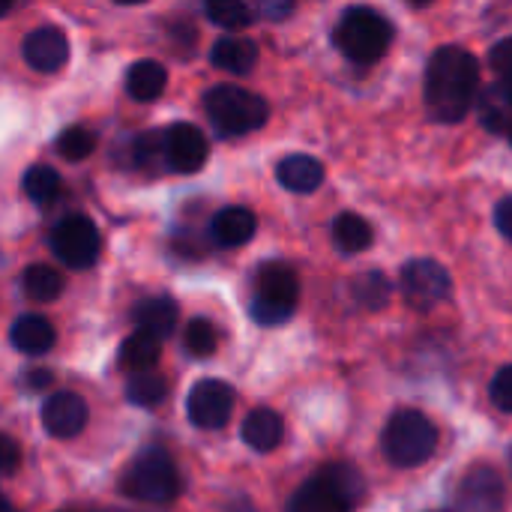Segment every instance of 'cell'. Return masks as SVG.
Wrapping results in <instances>:
<instances>
[{"label": "cell", "instance_id": "1", "mask_svg": "<svg viewBox=\"0 0 512 512\" xmlns=\"http://www.w3.org/2000/svg\"><path fill=\"white\" fill-rule=\"evenodd\" d=\"M480 87V63L471 51L444 45L426 66V108L438 123H459Z\"/></svg>", "mask_w": 512, "mask_h": 512}, {"label": "cell", "instance_id": "2", "mask_svg": "<svg viewBox=\"0 0 512 512\" xmlns=\"http://www.w3.org/2000/svg\"><path fill=\"white\" fill-rule=\"evenodd\" d=\"M363 498V477L351 465H324L288 501V512H351Z\"/></svg>", "mask_w": 512, "mask_h": 512}, {"label": "cell", "instance_id": "3", "mask_svg": "<svg viewBox=\"0 0 512 512\" xmlns=\"http://www.w3.org/2000/svg\"><path fill=\"white\" fill-rule=\"evenodd\" d=\"M333 42H336V48L348 60L360 63V66H372V63H378L387 54V48L393 42V27L375 9H369V6H351L339 18L336 33H333Z\"/></svg>", "mask_w": 512, "mask_h": 512}, {"label": "cell", "instance_id": "4", "mask_svg": "<svg viewBox=\"0 0 512 512\" xmlns=\"http://www.w3.org/2000/svg\"><path fill=\"white\" fill-rule=\"evenodd\" d=\"M204 111H207L213 129L219 135H228V138L258 132L270 117L267 102L261 96H255L252 90L237 87V84H219V87L207 90Z\"/></svg>", "mask_w": 512, "mask_h": 512}, {"label": "cell", "instance_id": "5", "mask_svg": "<svg viewBox=\"0 0 512 512\" xmlns=\"http://www.w3.org/2000/svg\"><path fill=\"white\" fill-rule=\"evenodd\" d=\"M381 450L396 468H417L438 450V429L423 411H399L381 435Z\"/></svg>", "mask_w": 512, "mask_h": 512}, {"label": "cell", "instance_id": "6", "mask_svg": "<svg viewBox=\"0 0 512 512\" xmlns=\"http://www.w3.org/2000/svg\"><path fill=\"white\" fill-rule=\"evenodd\" d=\"M297 300H300V279L288 264L270 261L255 273V294L249 312L261 327L285 324L294 315Z\"/></svg>", "mask_w": 512, "mask_h": 512}, {"label": "cell", "instance_id": "7", "mask_svg": "<svg viewBox=\"0 0 512 512\" xmlns=\"http://www.w3.org/2000/svg\"><path fill=\"white\" fill-rule=\"evenodd\" d=\"M123 492L144 504H168L180 492V477L168 453L144 450L123 477Z\"/></svg>", "mask_w": 512, "mask_h": 512}, {"label": "cell", "instance_id": "8", "mask_svg": "<svg viewBox=\"0 0 512 512\" xmlns=\"http://www.w3.org/2000/svg\"><path fill=\"white\" fill-rule=\"evenodd\" d=\"M51 252L72 270H87L99 258V231L87 216H66L51 231Z\"/></svg>", "mask_w": 512, "mask_h": 512}, {"label": "cell", "instance_id": "9", "mask_svg": "<svg viewBox=\"0 0 512 512\" xmlns=\"http://www.w3.org/2000/svg\"><path fill=\"white\" fill-rule=\"evenodd\" d=\"M450 288V273L432 258H417L402 267V294L420 312H429L444 303L450 297Z\"/></svg>", "mask_w": 512, "mask_h": 512}, {"label": "cell", "instance_id": "10", "mask_svg": "<svg viewBox=\"0 0 512 512\" xmlns=\"http://www.w3.org/2000/svg\"><path fill=\"white\" fill-rule=\"evenodd\" d=\"M186 411H189L192 426L207 429V432H216V429H222V426L231 420V411H234V390H231L225 381H213V378L198 381V384L189 390Z\"/></svg>", "mask_w": 512, "mask_h": 512}, {"label": "cell", "instance_id": "11", "mask_svg": "<svg viewBox=\"0 0 512 512\" xmlns=\"http://www.w3.org/2000/svg\"><path fill=\"white\" fill-rule=\"evenodd\" d=\"M456 501H459V512H504L507 507L504 480L498 477V471L477 465L462 477Z\"/></svg>", "mask_w": 512, "mask_h": 512}, {"label": "cell", "instance_id": "12", "mask_svg": "<svg viewBox=\"0 0 512 512\" xmlns=\"http://www.w3.org/2000/svg\"><path fill=\"white\" fill-rule=\"evenodd\" d=\"M165 150H168V165L177 174H195L207 162V138L198 126L192 123H174L165 132Z\"/></svg>", "mask_w": 512, "mask_h": 512}, {"label": "cell", "instance_id": "13", "mask_svg": "<svg viewBox=\"0 0 512 512\" xmlns=\"http://www.w3.org/2000/svg\"><path fill=\"white\" fill-rule=\"evenodd\" d=\"M21 54L36 72H57L69 60V39L60 27H36L24 36Z\"/></svg>", "mask_w": 512, "mask_h": 512}, {"label": "cell", "instance_id": "14", "mask_svg": "<svg viewBox=\"0 0 512 512\" xmlns=\"http://www.w3.org/2000/svg\"><path fill=\"white\" fill-rule=\"evenodd\" d=\"M87 402L75 393H54L42 405V426L51 438H75L87 426Z\"/></svg>", "mask_w": 512, "mask_h": 512}, {"label": "cell", "instance_id": "15", "mask_svg": "<svg viewBox=\"0 0 512 512\" xmlns=\"http://www.w3.org/2000/svg\"><path fill=\"white\" fill-rule=\"evenodd\" d=\"M477 114L483 129L492 135H510L512 132V87L507 81L483 87L477 96Z\"/></svg>", "mask_w": 512, "mask_h": 512}, {"label": "cell", "instance_id": "16", "mask_svg": "<svg viewBox=\"0 0 512 512\" xmlns=\"http://www.w3.org/2000/svg\"><path fill=\"white\" fill-rule=\"evenodd\" d=\"M255 213L249 207H222L216 216H213V225H210V234L216 240V246L222 249H237L243 243H249L255 237Z\"/></svg>", "mask_w": 512, "mask_h": 512}, {"label": "cell", "instance_id": "17", "mask_svg": "<svg viewBox=\"0 0 512 512\" xmlns=\"http://www.w3.org/2000/svg\"><path fill=\"white\" fill-rule=\"evenodd\" d=\"M12 345L27 354V357H39V354H48L57 342V333H54V324L42 315H21L15 324H12V333H9Z\"/></svg>", "mask_w": 512, "mask_h": 512}, {"label": "cell", "instance_id": "18", "mask_svg": "<svg viewBox=\"0 0 512 512\" xmlns=\"http://www.w3.org/2000/svg\"><path fill=\"white\" fill-rule=\"evenodd\" d=\"M276 177L285 189L297 192V195H309L315 192L321 183H324V168L315 156H306V153H294V156H285L276 168Z\"/></svg>", "mask_w": 512, "mask_h": 512}, {"label": "cell", "instance_id": "19", "mask_svg": "<svg viewBox=\"0 0 512 512\" xmlns=\"http://www.w3.org/2000/svg\"><path fill=\"white\" fill-rule=\"evenodd\" d=\"M285 438V423L276 411L270 408H258L243 420V441L255 450V453H270L282 444Z\"/></svg>", "mask_w": 512, "mask_h": 512}, {"label": "cell", "instance_id": "20", "mask_svg": "<svg viewBox=\"0 0 512 512\" xmlns=\"http://www.w3.org/2000/svg\"><path fill=\"white\" fill-rule=\"evenodd\" d=\"M210 63L219 66V69H225V72L246 75L258 63V45L252 39H243V36H225V39H219L213 45Z\"/></svg>", "mask_w": 512, "mask_h": 512}, {"label": "cell", "instance_id": "21", "mask_svg": "<svg viewBox=\"0 0 512 512\" xmlns=\"http://www.w3.org/2000/svg\"><path fill=\"white\" fill-rule=\"evenodd\" d=\"M165 84H168V72H165V66L156 63V60H138V63H132L129 72H126V93H129L132 99H138V102H153V99H159L162 90H165Z\"/></svg>", "mask_w": 512, "mask_h": 512}, {"label": "cell", "instance_id": "22", "mask_svg": "<svg viewBox=\"0 0 512 512\" xmlns=\"http://www.w3.org/2000/svg\"><path fill=\"white\" fill-rule=\"evenodd\" d=\"M135 324L156 339H168L177 327V303L171 297H150L135 306Z\"/></svg>", "mask_w": 512, "mask_h": 512}, {"label": "cell", "instance_id": "23", "mask_svg": "<svg viewBox=\"0 0 512 512\" xmlns=\"http://www.w3.org/2000/svg\"><path fill=\"white\" fill-rule=\"evenodd\" d=\"M162 357V339H156L147 330H135L123 345H120V366L129 372H144L153 369Z\"/></svg>", "mask_w": 512, "mask_h": 512}, {"label": "cell", "instance_id": "24", "mask_svg": "<svg viewBox=\"0 0 512 512\" xmlns=\"http://www.w3.org/2000/svg\"><path fill=\"white\" fill-rule=\"evenodd\" d=\"M333 240H336V246H339L345 255H360V252H366V249L372 246L375 234H372V225H369L363 216H357V213H342V216H336V222H333Z\"/></svg>", "mask_w": 512, "mask_h": 512}, {"label": "cell", "instance_id": "25", "mask_svg": "<svg viewBox=\"0 0 512 512\" xmlns=\"http://www.w3.org/2000/svg\"><path fill=\"white\" fill-rule=\"evenodd\" d=\"M21 285L33 303H51L63 294V276L48 264H30L21 276Z\"/></svg>", "mask_w": 512, "mask_h": 512}, {"label": "cell", "instance_id": "26", "mask_svg": "<svg viewBox=\"0 0 512 512\" xmlns=\"http://www.w3.org/2000/svg\"><path fill=\"white\" fill-rule=\"evenodd\" d=\"M165 396H168V381L153 369L132 372L126 381V399L138 408H156V405H162Z\"/></svg>", "mask_w": 512, "mask_h": 512}, {"label": "cell", "instance_id": "27", "mask_svg": "<svg viewBox=\"0 0 512 512\" xmlns=\"http://www.w3.org/2000/svg\"><path fill=\"white\" fill-rule=\"evenodd\" d=\"M351 294L354 300L369 309V312H381L387 303H390V279L381 273V270H369V273H360L351 285Z\"/></svg>", "mask_w": 512, "mask_h": 512}, {"label": "cell", "instance_id": "28", "mask_svg": "<svg viewBox=\"0 0 512 512\" xmlns=\"http://www.w3.org/2000/svg\"><path fill=\"white\" fill-rule=\"evenodd\" d=\"M21 189L33 204H51V201H57V195L63 189V180H60V174L54 168L33 165V168H27V174L21 180Z\"/></svg>", "mask_w": 512, "mask_h": 512}, {"label": "cell", "instance_id": "29", "mask_svg": "<svg viewBox=\"0 0 512 512\" xmlns=\"http://www.w3.org/2000/svg\"><path fill=\"white\" fill-rule=\"evenodd\" d=\"M207 18L225 30H246L252 24V9L246 0H204Z\"/></svg>", "mask_w": 512, "mask_h": 512}, {"label": "cell", "instance_id": "30", "mask_svg": "<svg viewBox=\"0 0 512 512\" xmlns=\"http://www.w3.org/2000/svg\"><path fill=\"white\" fill-rule=\"evenodd\" d=\"M96 150V135L84 126H72L66 129L60 138H57V153L66 159V162H81L87 159L90 153Z\"/></svg>", "mask_w": 512, "mask_h": 512}, {"label": "cell", "instance_id": "31", "mask_svg": "<svg viewBox=\"0 0 512 512\" xmlns=\"http://www.w3.org/2000/svg\"><path fill=\"white\" fill-rule=\"evenodd\" d=\"M186 351L192 357H210L216 351V327L207 318H195L186 327Z\"/></svg>", "mask_w": 512, "mask_h": 512}, {"label": "cell", "instance_id": "32", "mask_svg": "<svg viewBox=\"0 0 512 512\" xmlns=\"http://www.w3.org/2000/svg\"><path fill=\"white\" fill-rule=\"evenodd\" d=\"M135 162L141 168H153L159 162H168V150H165V132H147L135 141Z\"/></svg>", "mask_w": 512, "mask_h": 512}, {"label": "cell", "instance_id": "33", "mask_svg": "<svg viewBox=\"0 0 512 512\" xmlns=\"http://www.w3.org/2000/svg\"><path fill=\"white\" fill-rule=\"evenodd\" d=\"M492 402H495V408L512 414V366H504L495 375V381H492Z\"/></svg>", "mask_w": 512, "mask_h": 512}, {"label": "cell", "instance_id": "34", "mask_svg": "<svg viewBox=\"0 0 512 512\" xmlns=\"http://www.w3.org/2000/svg\"><path fill=\"white\" fill-rule=\"evenodd\" d=\"M489 63H492V69L501 75V81H512V36L501 39V42L492 48Z\"/></svg>", "mask_w": 512, "mask_h": 512}, {"label": "cell", "instance_id": "35", "mask_svg": "<svg viewBox=\"0 0 512 512\" xmlns=\"http://www.w3.org/2000/svg\"><path fill=\"white\" fill-rule=\"evenodd\" d=\"M255 6L267 21H285L294 12V0H255Z\"/></svg>", "mask_w": 512, "mask_h": 512}, {"label": "cell", "instance_id": "36", "mask_svg": "<svg viewBox=\"0 0 512 512\" xmlns=\"http://www.w3.org/2000/svg\"><path fill=\"white\" fill-rule=\"evenodd\" d=\"M0 468H3V474H15V468H18V447L9 435L0 441Z\"/></svg>", "mask_w": 512, "mask_h": 512}, {"label": "cell", "instance_id": "37", "mask_svg": "<svg viewBox=\"0 0 512 512\" xmlns=\"http://www.w3.org/2000/svg\"><path fill=\"white\" fill-rule=\"evenodd\" d=\"M495 225H498V231L507 240H512V195L504 198V201H498V207H495Z\"/></svg>", "mask_w": 512, "mask_h": 512}, {"label": "cell", "instance_id": "38", "mask_svg": "<svg viewBox=\"0 0 512 512\" xmlns=\"http://www.w3.org/2000/svg\"><path fill=\"white\" fill-rule=\"evenodd\" d=\"M54 378H51V372L48 369H33L30 375H27V387H33V390H42V387H48Z\"/></svg>", "mask_w": 512, "mask_h": 512}, {"label": "cell", "instance_id": "39", "mask_svg": "<svg viewBox=\"0 0 512 512\" xmlns=\"http://www.w3.org/2000/svg\"><path fill=\"white\" fill-rule=\"evenodd\" d=\"M114 3H120V6H138V3H147V0H114Z\"/></svg>", "mask_w": 512, "mask_h": 512}, {"label": "cell", "instance_id": "40", "mask_svg": "<svg viewBox=\"0 0 512 512\" xmlns=\"http://www.w3.org/2000/svg\"><path fill=\"white\" fill-rule=\"evenodd\" d=\"M432 0H411V6H417V9H423V6H429Z\"/></svg>", "mask_w": 512, "mask_h": 512}, {"label": "cell", "instance_id": "41", "mask_svg": "<svg viewBox=\"0 0 512 512\" xmlns=\"http://www.w3.org/2000/svg\"><path fill=\"white\" fill-rule=\"evenodd\" d=\"M12 3H15V0H3V12H9V9H12Z\"/></svg>", "mask_w": 512, "mask_h": 512}, {"label": "cell", "instance_id": "42", "mask_svg": "<svg viewBox=\"0 0 512 512\" xmlns=\"http://www.w3.org/2000/svg\"><path fill=\"white\" fill-rule=\"evenodd\" d=\"M105 512H120V510H105Z\"/></svg>", "mask_w": 512, "mask_h": 512}, {"label": "cell", "instance_id": "43", "mask_svg": "<svg viewBox=\"0 0 512 512\" xmlns=\"http://www.w3.org/2000/svg\"><path fill=\"white\" fill-rule=\"evenodd\" d=\"M510 144H512V132H510Z\"/></svg>", "mask_w": 512, "mask_h": 512}, {"label": "cell", "instance_id": "44", "mask_svg": "<svg viewBox=\"0 0 512 512\" xmlns=\"http://www.w3.org/2000/svg\"><path fill=\"white\" fill-rule=\"evenodd\" d=\"M507 84H510V87H512V81H507Z\"/></svg>", "mask_w": 512, "mask_h": 512}]
</instances>
